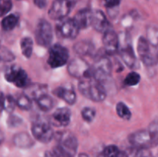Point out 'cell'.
<instances>
[{"label": "cell", "instance_id": "obj_14", "mask_svg": "<svg viewBox=\"0 0 158 157\" xmlns=\"http://www.w3.org/2000/svg\"><path fill=\"white\" fill-rule=\"evenodd\" d=\"M103 43L104 51L107 55H114L119 50V38L113 29H109L103 32Z\"/></svg>", "mask_w": 158, "mask_h": 157}, {"label": "cell", "instance_id": "obj_17", "mask_svg": "<svg viewBox=\"0 0 158 157\" xmlns=\"http://www.w3.org/2000/svg\"><path fill=\"white\" fill-rule=\"evenodd\" d=\"M93 10L89 9H83L79 11L73 18L74 22L80 29H86L91 26Z\"/></svg>", "mask_w": 158, "mask_h": 157}, {"label": "cell", "instance_id": "obj_20", "mask_svg": "<svg viewBox=\"0 0 158 157\" xmlns=\"http://www.w3.org/2000/svg\"><path fill=\"white\" fill-rule=\"evenodd\" d=\"M35 100L36 101L37 106H39V108L44 112L49 111L52 109L54 106V100L52 99V97L49 96L45 92L39 95Z\"/></svg>", "mask_w": 158, "mask_h": 157}, {"label": "cell", "instance_id": "obj_30", "mask_svg": "<svg viewBox=\"0 0 158 157\" xmlns=\"http://www.w3.org/2000/svg\"><path fill=\"white\" fill-rule=\"evenodd\" d=\"M148 129L152 135L156 146H158V118H156L151 122Z\"/></svg>", "mask_w": 158, "mask_h": 157}, {"label": "cell", "instance_id": "obj_5", "mask_svg": "<svg viewBox=\"0 0 158 157\" xmlns=\"http://www.w3.org/2000/svg\"><path fill=\"white\" fill-rule=\"evenodd\" d=\"M130 143L133 147L140 149H148L155 147L156 144L148 129H140L133 132L128 137Z\"/></svg>", "mask_w": 158, "mask_h": 157}, {"label": "cell", "instance_id": "obj_29", "mask_svg": "<svg viewBox=\"0 0 158 157\" xmlns=\"http://www.w3.org/2000/svg\"><path fill=\"white\" fill-rule=\"evenodd\" d=\"M14 58L12 52L0 44V62H11Z\"/></svg>", "mask_w": 158, "mask_h": 157}, {"label": "cell", "instance_id": "obj_15", "mask_svg": "<svg viewBox=\"0 0 158 157\" xmlns=\"http://www.w3.org/2000/svg\"><path fill=\"white\" fill-rule=\"evenodd\" d=\"M71 120V111L68 108L63 107L57 109L52 113L50 119L51 124L56 126H66Z\"/></svg>", "mask_w": 158, "mask_h": 157}, {"label": "cell", "instance_id": "obj_35", "mask_svg": "<svg viewBox=\"0 0 158 157\" xmlns=\"http://www.w3.org/2000/svg\"><path fill=\"white\" fill-rule=\"evenodd\" d=\"M104 5L108 9H114L120 5L121 0H103Z\"/></svg>", "mask_w": 158, "mask_h": 157}, {"label": "cell", "instance_id": "obj_4", "mask_svg": "<svg viewBox=\"0 0 158 157\" xmlns=\"http://www.w3.org/2000/svg\"><path fill=\"white\" fill-rule=\"evenodd\" d=\"M32 133L35 139L43 143H48L53 138L54 132L50 122L38 118L32 125Z\"/></svg>", "mask_w": 158, "mask_h": 157}, {"label": "cell", "instance_id": "obj_39", "mask_svg": "<svg viewBox=\"0 0 158 157\" xmlns=\"http://www.w3.org/2000/svg\"><path fill=\"white\" fill-rule=\"evenodd\" d=\"M3 141H4V134L0 130V145L3 143Z\"/></svg>", "mask_w": 158, "mask_h": 157}, {"label": "cell", "instance_id": "obj_27", "mask_svg": "<svg viewBox=\"0 0 158 157\" xmlns=\"http://www.w3.org/2000/svg\"><path fill=\"white\" fill-rule=\"evenodd\" d=\"M123 152L120 150L117 146L110 145L104 149L103 152V157H120Z\"/></svg>", "mask_w": 158, "mask_h": 157}, {"label": "cell", "instance_id": "obj_3", "mask_svg": "<svg viewBox=\"0 0 158 157\" xmlns=\"http://www.w3.org/2000/svg\"><path fill=\"white\" fill-rule=\"evenodd\" d=\"M157 47L152 46L146 38L140 37L137 42V52L143 64L147 66H155L158 62Z\"/></svg>", "mask_w": 158, "mask_h": 157}, {"label": "cell", "instance_id": "obj_22", "mask_svg": "<svg viewBox=\"0 0 158 157\" xmlns=\"http://www.w3.org/2000/svg\"><path fill=\"white\" fill-rule=\"evenodd\" d=\"M22 53L26 58H29L32 55V49H33V42L29 37H24L20 42Z\"/></svg>", "mask_w": 158, "mask_h": 157}, {"label": "cell", "instance_id": "obj_21", "mask_svg": "<svg viewBox=\"0 0 158 157\" xmlns=\"http://www.w3.org/2000/svg\"><path fill=\"white\" fill-rule=\"evenodd\" d=\"M13 141L15 146L23 149L29 148L33 145L32 138L26 132H20L16 134L14 137Z\"/></svg>", "mask_w": 158, "mask_h": 157}, {"label": "cell", "instance_id": "obj_9", "mask_svg": "<svg viewBox=\"0 0 158 157\" xmlns=\"http://www.w3.org/2000/svg\"><path fill=\"white\" fill-rule=\"evenodd\" d=\"M93 67V77L97 81L103 83L110 75L112 65L109 58L104 55L97 56Z\"/></svg>", "mask_w": 158, "mask_h": 157}, {"label": "cell", "instance_id": "obj_13", "mask_svg": "<svg viewBox=\"0 0 158 157\" xmlns=\"http://www.w3.org/2000/svg\"><path fill=\"white\" fill-rule=\"evenodd\" d=\"M57 31L62 37L66 38H75L78 35L80 29L76 24L73 18H64L60 19L57 24Z\"/></svg>", "mask_w": 158, "mask_h": 157}, {"label": "cell", "instance_id": "obj_16", "mask_svg": "<svg viewBox=\"0 0 158 157\" xmlns=\"http://www.w3.org/2000/svg\"><path fill=\"white\" fill-rule=\"evenodd\" d=\"M91 26L95 30L103 33L110 29V23L105 14L100 10H94L92 12Z\"/></svg>", "mask_w": 158, "mask_h": 157}, {"label": "cell", "instance_id": "obj_10", "mask_svg": "<svg viewBox=\"0 0 158 157\" xmlns=\"http://www.w3.org/2000/svg\"><path fill=\"white\" fill-rule=\"evenodd\" d=\"M5 78L19 88H25L29 84V78L26 71L16 66H10L6 69Z\"/></svg>", "mask_w": 158, "mask_h": 157}, {"label": "cell", "instance_id": "obj_37", "mask_svg": "<svg viewBox=\"0 0 158 157\" xmlns=\"http://www.w3.org/2000/svg\"><path fill=\"white\" fill-rule=\"evenodd\" d=\"M4 101H5V96L2 92H0V113L2 111L4 110Z\"/></svg>", "mask_w": 158, "mask_h": 157}, {"label": "cell", "instance_id": "obj_11", "mask_svg": "<svg viewBox=\"0 0 158 157\" xmlns=\"http://www.w3.org/2000/svg\"><path fill=\"white\" fill-rule=\"evenodd\" d=\"M119 49H120L121 58L125 64L131 69L137 68L138 65L137 57L131 44L128 42L127 38H125L124 33H123V36H119Z\"/></svg>", "mask_w": 158, "mask_h": 157}, {"label": "cell", "instance_id": "obj_2", "mask_svg": "<svg viewBox=\"0 0 158 157\" xmlns=\"http://www.w3.org/2000/svg\"><path fill=\"white\" fill-rule=\"evenodd\" d=\"M78 149V140L72 133L63 132L58 138L55 151L60 157H74Z\"/></svg>", "mask_w": 158, "mask_h": 157}, {"label": "cell", "instance_id": "obj_36", "mask_svg": "<svg viewBox=\"0 0 158 157\" xmlns=\"http://www.w3.org/2000/svg\"><path fill=\"white\" fill-rule=\"evenodd\" d=\"M34 3L40 9H44L47 4V0H34Z\"/></svg>", "mask_w": 158, "mask_h": 157}, {"label": "cell", "instance_id": "obj_31", "mask_svg": "<svg viewBox=\"0 0 158 157\" xmlns=\"http://www.w3.org/2000/svg\"><path fill=\"white\" fill-rule=\"evenodd\" d=\"M82 117L83 119L87 123H91L94 121V118L96 116V111L95 109L91 107L83 108L82 110Z\"/></svg>", "mask_w": 158, "mask_h": 157}, {"label": "cell", "instance_id": "obj_1", "mask_svg": "<svg viewBox=\"0 0 158 157\" xmlns=\"http://www.w3.org/2000/svg\"><path fill=\"white\" fill-rule=\"evenodd\" d=\"M78 88L83 96L92 101L99 103L106 99V92L103 83L93 77L80 79Z\"/></svg>", "mask_w": 158, "mask_h": 157}, {"label": "cell", "instance_id": "obj_7", "mask_svg": "<svg viewBox=\"0 0 158 157\" xmlns=\"http://www.w3.org/2000/svg\"><path fill=\"white\" fill-rule=\"evenodd\" d=\"M68 72L72 76L80 79L93 77V67L83 58H73L68 65Z\"/></svg>", "mask_w": 158, "mask_h": 157}, {"label": "cell", "instance_id": "obj_12", "mask_svg": "<svg viewBox=\"0 0 158 157\" xmlns=\"http://www.w3.org/2000/svg\"><path fill=\"white\" fill-rule=\"evenodd\" d=\"M73 7V0H56L49 10L52 19L60 20L66 18Z\"/></svg>", "mask_w": 158, "mask_h": 157}, {"label": "cell", "instance_id": "obj_19", "mask_svg": "<svg viewBox=\"0 0 158 157\" xmlns=\"http://www.w3.org/2000/svg\"><path fill=\"white\" fill-rule=\"evenodd\" d=\"M74 51L80 56H92L95 55V47L94 44L88 41H80L76 43L73 47Z\"/></svg>", "mask_w": 158, "mask_h": 157}, {"label": "cell", "instance_id": "obj_25", "mask_svg": "<svg viewBox=\"0 0 158 157\" xmlns=\"http://www.w3.org/2000/svg\"><path fill=\"white\" fill-rule=\"evenodd\" d=\"M16 106L23 110H29L32 108V102L30 98L26 94H22L19 95L15 99Z\"/></svg>", "mask_w": 158, "mask_h": 157}, {"label": "cell", "instance_id": "obj_32", "mask_svg": "<svg viewBox=\"0 0 158 157\" xmlns=\"http://www.w3.org/2000/svg\"><path fill=\"white\" fill-rule=\"evenodd\" d=\"M15 106H16V102L12 95L5 96L4 110H6L7 112H12L15 109Z\"/></svg>", "mask_w": 158, "mask_h": 157}, {"label": "cell", "instance_id": "obj_6", "mask_svg": "<svg viewBox=\"0 0 158 157\" xmlns=\"http://www.w3.org/2000/svg\"><path fill=\"white\" fill-rule=\"evenodd\" d=\"M67 49L60 44H55L49 48L47 62L51 68H59L66 64L69 59Z\"/></svg>", "mask_w": 158, "mask_h": 157}, {"label": "cell", "instance_id": "obj_33", "mask_svg": "<svg viewBox=\"0 0 158 157\" xmlns=\"http://www.w3.org/2000/svg\"><path fill=\"white\" fill-rule=\"evenodd\" d=\"M12 7L11 0H0V17L6 15L12 9Z\"/></svg>", "mask_w": 158, "mask_h": 157}, {"label": "cell", "instance_id": "obj_23", "mask_svg": "<svg viewBox=\"0 0 158 157\" xmlns=\"http://www.w3.org/2000/svg\"><path fill=\"white\" fill-rule=\"evenodd\" d=\"M19 16L15 14H10L5 17L2 21V27L5 31H11L17 26Z\"/></svg>", "mask_w": 158, "mask_h": 157}, {"label": "cell", "instance_id": "obj_24", "mask_svg": "<svg viewBox=\"0 0 158 157\" xmlns=\"http://www.w3.org/2000/svg\"><path fill=\"white\" fill-rule=\"evenodd\" d=\"M148 42L154 47L158 46V28L154 26H148L147 29V38Z\"/></svg>", "mask_w": 158, "mask_h": 157}, {"label": "cell", "instance_id": "obj_26", "mask_svg": "<svg viewBox=\"0 0 158 157\" xmlns=\"http://www.w3.org/2000/svg\"><path fill=\"white\" fill-rule=\"evenodd\" d=\"M116 110H117V115L123 119L129 120L131 118V110L125 103H121V102L117 103V106H116Z\"/></svg>", "mask_w": 158, "mask_h": 157}, {"label": "cell", "instance_id": "obj_8", "mask_svg": "<svg viewBox=\"0 0 158 157\" xmlns=\"http://www.w3.org/2000/svg\"><path fill=\"white\" fill-rule=\"evenodd\" d=\"M35 38L37 44L40 46L48 47L53 39V31L50 23L46 20H40L35 27Z\"/></svg>", "mask_w": 158, "mask_h": 157}, {"label": "cell", "instance_id": "obj_18", "mask_svg": "<svg viewBox=\"0 0 158 157\" xmlns=\"http://www.w3.org/2000/svg\"><path fill=\"white\" fill-rule=\"evenodd\" d=\"M53 93L58 98L62 99L69 105L75 104L76 101H77V94H76L75 91L72 89L60 86V87L56 88L53 91Z\"/></svg>", "mask_w": 158, "mask_h": 157}, {"label": "cell", "instance_id": "obj_34", "mask_svg": "<svg viewBox=\"0 0 158 157\" xmlns=\"http://www.w3.org/2000/svg\"><path fill=\"white\" fill-rule=\"evenodd\" d=\"M22 123V120L20 119L19 117L17 116H10L8 119V125L10 127H13V126H17Z\"/></svg>", "mask_w": 158, "mask_h": 157}, {"label": "cell", "instance_id": "obj_38", "mask_svg": "<svg viewBox=\"0 0 158 157\" xmlns=\"http://www.w3.org/2000/svg\"><path fill=\"white\" fill-rule=\"evenodd\" d=\"M45 157H60L55 150L48 151L45 154Z\"/></svg>", "mask_w": 158, "mask_h": 157}, {"label": "cell", "instance_id": "obj_28", "mask_svg": "<svg viewBox=\"0 0 158 157\" xmlns=\"http://www.w3.org/2000/svg\"><path fill=\"white\" fill-rule=\"evenodd\" d=\"M140 81V75L137 72H130L124 79V84L127 86H137Z\"/></svg>", "mask_w": 158, "mask_h": 157}]
</instances>
